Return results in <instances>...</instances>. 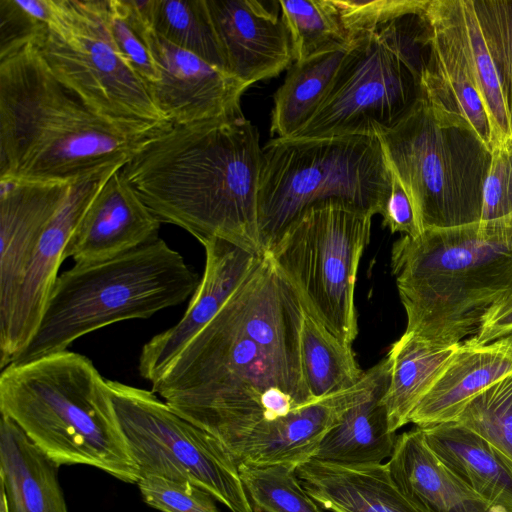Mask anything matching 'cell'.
I'll list each match as a JSON object with an SVG mask.
<instances>
[{"mask_svg": "<svg viewBox=\"0 0 512 512\" xmlns=\"http://www.w3.org/2000/svg\"><path fill=\"white\" fill-rule=\"evenodd\" d=\"M54 1L52 22L31 38L51 71L112 121L137 128L170 125L116 48L106 0Z\"/></svg>", "mask_w": 512, "mask_h": 512, "instance_id": "obj_11", "label": "cell"}, {"mask_svg": "<svg viewBox=\"0 0 512 512\" xmlns=\"http://www.w3.org/2000/svg\"><path fill=\"white\" fill-rule=\"evenodd\" d=\"M379 139L421 233L481 221L492 152L473 131L439 119L421 97Z\"/></svg>", "mask_w": 512, "mask_h": 512, "instance_id": "obj_9", "label": "cell"}, {"mask_svg": "<svg viewBox=\"0 0 512 512\" xmlns=\"http://www.w3.org/2000/svg\"><path fill=\"white\" fill-rule=\"evenodd\" d=\"M303 316L296 290L265 252L151 391L238 464H279L293 415L318 401L303 367Z\"/></svg>", "mask_w": 512, "mask_h": 512, "instance_id": "obj_1", "label": "cell"}, {"mask_svg": "<svg viewBox=\"0 0 512 512\" xmlns=\"http://www.w3.org/2000/svg\"><path fill=\"white\" fill-rule=\"evenodd\" d=\"M0 512H9L7 503H6V498L2 492H1V501H0Z\"/></svg>", "mask_w": 512, "mask_h": 512, "instance_id": "obj_42", "label": "cell"}, {"mask_svg": "<svg viewBox=\"0 0 512 512\" xmlns=\"http://www.w3.org/2000/svg\"><path fill=\"white\" fill-rule=\"evenodd\" d=\"M0 412L57 466H92L128 483L140 478L117 426L107 380L84 355L65 350L6 366Z\"/></svg>", "mask_w": 512, "mask_h": 512, "instance_id": "obj_6", "label": "cell"}, {"mask_svg": "<svg viewBox=\"0 0 512 512\" xmlns=\"http://www.w3.org/2000/svg\"><path fill=\"white\" fill-rule=\"evenodd\" d=\"M512 213V140L492 150L490 167L483 187L481 220H492Z\"/></svg>", "mask_w": 512, "mask_h": 512, "instance_id": "obj_38", "label": "cell"}, {"mask_svg": "<svg viewBox=\"0 0 512 512\" xmlns=\"http://www.w3.org/2000/svg\"><path fill=\"white\" fill-rule=\"evenodd\" d=\"M134 1L141 16L157 34L228 72L206 0Z\"/></svg>", "mask_w": 512, "mask_h": 512, "instance_id": "obj_29", "label": "cell"}, {"mask_svg": "<svg viewBox=\"0 0 512 512\" xmlns=\"http://www.w3.org/2000/svg\"><path fill=\"white\" fill-rule=\"evenodd\" d=\"M203 247L204 273L183 317L151 338L141 350L138 370L151 384L215 317L259 256L220 238L206 241Z\"/></svg>", "mask_w": 512, "mask_h": 512, "instance_id": "obj_16", "label": "cell"}, {"mask_svg": "<svg viewBox=\"0 0 512 512\" xmlns=\"http://www.w3.org/2000/svg\"><path fill=\"white\" fill-rule=\"evenodd\" d=\"M171 125L137 128L101 115L31 39L0 49V179L75 183L119 170Z\"/></svg>", "mask_w": 512, "mask_h": 512, "instance_id": "obj_3", "label": "cell"}, {"mask_svg": "<svg viewBox=\"0 0 512 512\" xmlns=\"http://www.w3.org/2000/svg\"><path fill=\"white\" fill-rule=\"evenodd\" d=\"M512 330V294L497 302L484 316L475 335L465 341L485 345Z\"/></svg>", "mask_w": 512, "mask_h": 512, "instance_id": "obj_40", "label": "cell"}, {"mask_svg": "<svg viewBox=\"0 0 512 512\" xmlns=\"http://www.w3.org/2000/svg\"><path fill=\"white\" fill-rule=\"evenodd\" d=\"M367 386L322 439L312 459L343 465L379 464L390 457L396 432L389 427L383 397L389 384L385 356L367 371Z\"/></svg>", "mask_w": 512, "mask_h": 512, "instance_id": "obj_22", "label": "cell"}, {"mask_svg": "<svg viewBox=\"0 0 512 512\" xmlns=\"http://www.w3.org/2000/svg\"><path fill=\"white\" fill-rule=\"evenodd\" d=\"M373 215L327 202L312 206L267 250L305 312L346 344L358 335L355 286Z\"/></svg>", "mask_w": 512, "mask_h": 512, "instance_id": "obj_10", "label": "cell"}, {"mask_svg": "<svg viewBox=\"0 0 512 512\" xmlns=\"http://www.w3.org/2000/svg\"><path fill=\"white\" fill-rule=\"evenodd\" d=\"M496 68L512 129V0H472Z\"/></svg>", "mask_w": 512, "mask_h": 512, "instance_id": "obj_35", "label": "cell"}, {"mask_svg": "<svg viewBox=\"0 0 512 512\" xmlns=\"http://www.w3.org/2000/svg\"><path fill=\"white\" fill-rule=\"evenodd\" d=\"M421 17L427 35L452 58L481 98L491 127L492 150L512 140L500 80L472 0H428Z\"/></svg>", "mask_w": 512, "mask_h": 512, "instance_id": "obj_17", "label": "cell"}, {"mask_svg": "<svg viewBox=\"0 0 512 512\" xmlns=\"http://www.w3.org/2000/svg\"><path fill=\"white\" fill-rule=\"evenodd\" d=\"M427 58L421 73L422 97L441 120L473 131L492 152V133L483 102L452 58L423 25Z\"/></svg>", "mask_w": 512, "mask_h": 512, "instance_id": "obj_27", "label": "cell"}, {"mask_svg": "<svg viewBox=\"0 0 512 512\" xmlns=\"http://www.w3.org/2000/svg\"><path fill=\"white\" fill-rule=\"evenodd\" d=\"M73 184L0 179V325L10 315L46 226Z\"/></svg>", "mask_w": 512, "mask_h": 512, "instance_id": "obj_18", "label": "cell"}, {"mask_svg": "<svg viewBox=\"0 0 512 512\" xmlns=\"http://www.w3.org/2000/svg\"><path fill=\"white\" fill-rule=\"evenodd\" d=\"M430 450L483 500L512 512V461L485 438L451 421L421 428Z\"/></svg>", "mask_w": 512, "mask_h": 512, "instance_id": "obj_24", "label": "cell"}, {"mask_svg": "<svg viewBox=\"0 0 512 512\" xmlns=\"http://www.w3.org/2000/svg\"><path fill=\"white\" fill-rule=\"evenodd\" d=\"M144 35L159 76L149 92L168 122L184 125L242 114L240 98L248 88L246 84L173 45L147 22Z\"/></svg>", "mask_w": 512, "mask_h": 512, "instance_id": "obj_13", "label": "cell"}, {"mask_svg": "<svg viewBox=\"0 0 512 512\" xmlns=\"http://www.w3.org/2000/svg\"><path fill=\"white\" fill-rule=\"evenodd\" d=\"M295 474L317 504L332 512H425L393 480L386 463L343 465L310 459Z\"/></svg>", "mask_w": 512, "mask_h": 512, "instance_id": "obj_20", "label": "cell"}, {"mask_svg": "<svg viewBox=\"0 0 512 512\" xmlns=\"http://www.w3.org/2000/svg\"><path fill=\"white\" fill-rule=\"evenodd\" d=\"M512 373V352L496 341L460 343L443 372L409 417L416 427L454 421L480 392Z\"/></svg>", "mask_w": 512, "mask_h": 512, "instance_id": "obj_23", "label": "cell"}, {"mask_svg": "<svg viewBox=\"0 0 512 512\" xmlns=\"http://www.w3.org/2000/svg\"><path fill=\"white\" fill-rule=\"evenodd\" d=\"M161 222L124 181L112 173L81 217L65 249L76 264L111 259L157 240Z\"/></svg>", "mask_w": 512, "mask_h": 512, "instance_id": "obj_19", "label": "cell"}, {"mask_svg": "<svg viewBox=\"0 0 512 512\" xmlns=\"http://www.w3.org/2000/svg\"><path fill=\"white\" fill-rule=\"evenodd\" d=\"M427 1H341L351 45L321 107L289 138L379 137L399 123L422 97Z\"/></svg>", "mask_w": 512, "mask_h": 512, "instance_id": "obj_5", "label": "cell"}, {"mask_svg": "<svg viewBox=\"0 0 512 512\" xmlns=\"http://www.w3.org/2000/svg\"><path fill=\"white\" fill-rule=\"evenodd\" d=\"M114 417L140 476L189 482L231 512H253L238 463L211 434L151 390L107 380Z\"/></svg>", "mask_w": 512, "mask_h": 512, "instance_id": "obj_12", "label": "cell"}, {"mask_svg": "<svg viewBox=\"0 0 512 512\" xmlns=\"http://www.w3.org/2000/svg\"><path fill=\"white\" fill-rule=\"evenodd\" d=\"M392 172L377 136L274 138L262 148L258 227L263 251L305 211L327 202L382 215Z\"/></svg>", "mask_w": 512, "mask_h": 512, "instance_id": "obj_8", "label": "cell"}, {"mask_svg": "<svg viewBox=\"0 0 512 512\" xmlns=\"http://www.w3.org/2000/svg\"><path fill=\"white\" fill-rule=\"evenodd\" d=\"M54 15V0H0V49L28 41Z\"/></svg>", "mask_w": 512, "mask_h": 512, "instance_id": "obj_37", "label": "cell"}, {"mask_svg": "<svg viewBox=\"0 0 512 512\" xmlns=\"http://www.w3.org/2000/svg\"><path fill=\"white\" fill-rule=\"evenodd\" d=\"M261 167L258 131L241 114L171 125L120 174L161 223L186 230L202 245L220 238L261 255Z\"/></svg>", "mask_w": 512, "mask_h": 512, "instance_id": "obj_2", "label": "cell"}, {"mask_svg": "<svg viewBox=\"0 0 512 512\" xmlns=\"http://www.w3.org/2000/svg\"><path fill=\"white\" fill-rule=\"evenodd\" d=\"M349 47L291 64L284 83L274 95L271 134L289 138L312 120L329 93Z\"/></svg>", "mask_w": 512, "mask_h": 512, "instance_id": "obj_28", "label": "cell"}, {"mask_svg": "<svg viewBox=\"0 0 512 512\" xmlns=\"http://www.w3.org/2000/svg\"><path fill=\"white\" fill-rule=\"evenodd\" d=\"M200 280L160 238L108 260L75 263L56 279L34 335L12 363L65 351L95 330L177 306Z\"/></svg>", "mask_w": 512, "mask_h": 512, "instance_id": "obj_7", "label": "cell"}, {"mask_svg": "<svg viewBox=\"0 0 512 512\" xmlns=\"http://www.w3.org/2000/svg\"><path fill=\"white\" fill-rule=\"evenodd\" d=\"M454 421L485 438L512 461V373L475 396Z\"/></svg>", "mask_w": 512, "mask_h": 512, "instance_id": "obj_33", "label": "cell"}, {"mask_svg": "<svg viewBox=\"0 0 512 512\" xmlns=\"http://www.w3.org/2000/svg\"><path fill=\"white\" fill-rule=\"evenodd\" d=\"M386 464L402 492L425 512H507L455 476L430 450L419 427L397 436Z\"/></svg>", "mask_w": 512, "mask_h": 512, "instance_id": "obj_21", "label": "cell"}, {"mask_svg": "<svg viewBox=\"0 0 512 512\" xmlns=\"http://www.w3.org/2000/svg\"><path fill=\"white\" fill-rule=\"evenodd\" d=\"M392 172V171H391ZM383 226L391 233H401L410 237L421 234L412 201L403 185L392 173V187L382 213Z\"/></svg>", "mask_w": 512, "mask_h": 512, "instance_id": "obj_39", "label": "cell"}, {"mask_svg": "<svg viewBox=\"0 0 512 512\" xmlns=\"http://www.w3.org/2000/svg\"><path fill=\"white\" fill-rule=\"evenodd\" d=\"M227 71L248 87L294 61L279 1L206 0Z\"/></svg>", "mask_w": 512, "mask_h": 512, "instance_id": "obj_15", "label": "cell"}, {"mask_svg": "<svg viewBox=\"0 0 512 512\" xmlns=\"http://www.w3.org/2000/svg\"><path fill=\"white\" fill-rule=\"evenodd\" d=\"M253 512H323L301 486L296 467L238 464Z\"/></svg>", "mask_w": 512, "mask_h": 512, "instance_id": "obj_32", "label": "cell"}, {"mask_svg": "<svg viewBox=\"0 0 512 512\" xmlns=\"http://www.w3.org/2000/svg\"><path fill=\"white\" fill-rule=\"evenodd\" d=\"M58 467L1 415L0 480L9 512H68Z\"/></svg>", "mask_w": 512, "mask_h": 512, "instance_id": "obj_25", "label": "cell"}, {"mask_svg": "<svg viewBox=\"0 0 512 512\" xmlns=\"http://www.w3.org/2000/svg\"><path fill=\"white\" fill-rule=\"evenodd\" d=\"M282 18L290 33L294 62L351 45L334 0H280Z\"/></svg>", "mask_w": 512, "mask_h": 512, "instance_id": "obj_31", "label": "cell"}, {"mask_svg": "<svg viewBox=\"0 0 512 512\" xmlns=\"http://www.w3.org/2000/svg\"><path fill=\"white\" fill-rule=\"evenodd\" d=\"M391 271L406 332L457 344L475 335L486 313L512 294V213L450 228L403 235Z\"/></svg>", "mask_w": 512, "mask_h": 512, "instance_id": "obj_4", "label": "cell"}, {"mask_svg": "<svg viewBox=\"0 0 512 512\" xmlns=\"http://www.w3.org/2000/svg\"><path fill=\"white\" fill-rule=\"evenodd\" d=\"M115 171L75 182L46 226L16 292L10 315L0 325L1 369L13 362L34 335L71 236L89 204Z\"/></svg>", "mask_w": 512, "mask_h": 512, "instance_id": "obj_14", "label": "cell"}, {"mask_svg": "<svg viewBox=\"0 0 512 512\" xmlns=\"http://www.w3.org/2000/svg\"><path fill=\"white\" fill-rule=\"evenodd\" d=\"M106 15L116 48L149 90L159 76L144 35L146 20L134 0H106Z\"/></svg>", "mask_w": 512, "mask_h": 512, "instance_id": "obj_34", "label": "cell"}, {"mask_svg": "<svg viewBox=\"0 0 512 512\" xmlns=\"http://www.w3.org/2000/svg\"><path fill=\"white\" fill-rule=\"evenodd\" d=\"M301 353L309 389L318 400L356 386L365 376L352 345L341 341L305 310Z\"/></svg>", "mask_w": 512, "mask_h": 512, "instance_id": "obj_30", "label": "cell"}, {"mask_svg": "<svg viewBox=\"0 0 512 512\" xmlns=\"http://www.w3.org/2000/svg\"><path fill=\"white\" fill-rule=\"evenodd\" d=\"M136 484L146 504L161 512H218L213 497L189 482L143 475Z\"/></svg>", "mask_w": 512, "mask_h": 512, "instance_id": "obj_36", "label": "cell"}, {"mask_svg": "<svg viewBox=\"0 0 512 512\" xmlns=\"http://www.w3.org/2000/svg\"><path fill=\"white\" fill-rule=\"evenodd\" d=\"M512 352V330L495 340Z\"/></svg>", "mask_w": 512, "mask_h": 512, "instance_id": "obj_41", "label": "cell"}, {"mask_svg": "<svg viewBox=\"0 0 512 512\" xmlns=\"http://www.w3.org/2000/svg\"><path fill=\"white\" fill-rule=\"evenodd\" d=\"M460 343H438L405 331L391 345L386 355L389 384L383 404L392 432L409 423L412 411L443 372Z\"/></svg>", "mask_w": 512, "mask_h": 512, "instance_id": "obj_26", "label": "cell"}]
</instances>
